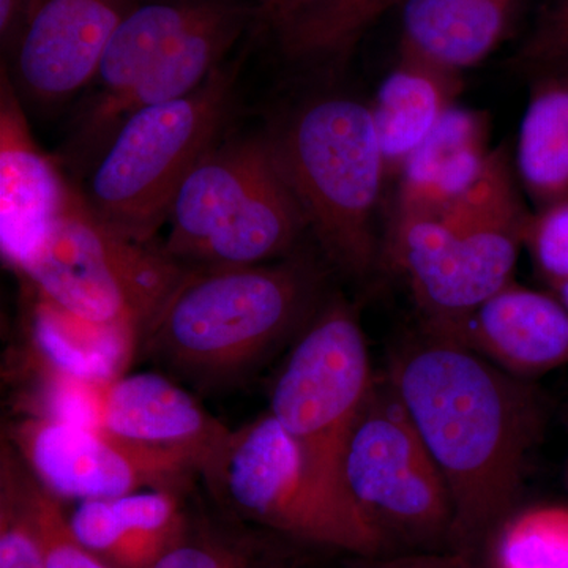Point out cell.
Here are the masks:
<instances>
[{
  "label": "cell",
  "mask_w": 568,
  "mask_h": 568,
  "mask_svg": "<svg viewBox=\"0 0 568 568\" xmlns=\"http://www.w3.org/2000/svg\"><path fill=\"white\" fill-rule=\"evenodd\" d=\"M102 428L142 446L193 452L209 465L231 435L193 395L159 373H125L106 384Z\"/></svg>",
  "instance_id": "cell-16"
},
{
  "label": "cell",
  "mask_w": 568,
  "mask_h": 568,
  "mask_svg": "<svg viewBox=\"0 0 568 568\" xmlns=\"http://www.w3.org/2000/svg\"><path fill=\"white\" fill-rule=\"evenodd\" d=\"M28 0H0V33L2 39L13 29L18 17L24 11Z\"/></svg>",
  "instance_id": "cell-33"
},
{
  "label": "cell",
  "mask_w": 568,
  "mask_h": 568,
  "mask_svg": "<svg viewBox=\"0 0 568 568\" xmlns=\"http://www.w3.org/2000/svg\"><path fill=\"white\" fill-rule=\"evenodd\" d=\"M514 62L544 78H568V0H545Z\"/></svg>",
  "instance_id": "cell-30"
},
{
  "label": "cell",
  "mask_w": 568,
  "mask_h": 568,
  "mask_svg": "<svg viewBox=\"0 0 568 568\" xmlns=\"http://www.w3.org/2000/svg\"><path fill=\"white\" fill-rule=\"evenodd\" d=\"M556 297L562 302L564 306L568 310V282L559 284L558 287H555Z\"/></svg>",
  "instance_id": "cell-34"
},
{
  "label": "cell",
  "mask_w": 568,
  "mask_h": 568,
  "mask_svg": "<svg viewBox=\"0 0 568 568\" xmlns=\"http://www.w3.org/2000/svg\"><path fill=\"white\" fill-rule=\"evenodd\" d=\"M69 521L78 540L111 568H153L189 532L174 489L81 500Z\"/></svg>",
  "instance_id": "cell-17"
},
{
  "label": "cell",
  "mask_w": 568,
  "mask_h": 568,
  "mask_svg": "<svg viewBox=\"0 0 568 568\" xmlns=\"http://www.w3.org/2000/svg\"><path fill=\"white\" fill-rule=\"evenodd\" d=\"M153 568H286L267 551L220 534L189 532Z\"/></svg>",
  "instance_id": "cell-29"
},
{
  "label": "cell",
  "mask_w": 568,
  "mask_h": 568,
  "mask_svg": "<svg viewBox=\"0 0 568 568\" xmlns=\"http://www.w3.org/2000/svg\"><path fill=\"white\" fill-rule=\"evenodd\" d=\"M265 136L325 256L346 274H369L386 173L372 108L353 97H316Z\"/></svg>",
  "instance_id": "cell-3"
},
{
  "label": "cell",
  "mask_w": 568,
  "mask_h": 568,
  "mask_svg": "<svg viewBox=\"0 0 568 568\" xmlns=\"http://www.w3.org/2000/svg\"><path fill=\"white\" fill-rule=\"evenodd\" d=\"M355 506L394 555L452 551L450 493L387 376L377 379L343 459Z\"/></svg>",
  "instance_id": "cell-9"
},
{
  "label": "cell",
  "mask_w": 568,
  "mask_h": 568,
  "mask_svg": "<svg viewBox=\"0 0 568 568\" xmlns=\"http://www.w3.org/2000/svg\"><path fill=\"white\" fill-rule=\"evenodd\" d=\"M488 156L484 119L452 106L403 166L396 219L435 212L457 200L477 181Z\"/></svg>",
  "instance_id": "cell-20"
},
{
  "label": "cell",
  "mask_w": 568,
  "mask_h": 568,
  "mask_svg": "<svg viewBox=\"0 0 568 568\" xmlns=\"http://www.w3.org/2000/svg\"><path fill=\"white\" fill-rule=\"evenodd\" d=\"M222 0L155 2L130 10L115 28L100 62L97 80L103 97L132 88L142 73L215 11Z\"/></svg>",
  "instance_id": "cell-23"
},
{
  "label": "cell",
  "mask_w": 568,
  "mask_h": 568,
  "mask_svg": "<svg viewBox=\"0 0 568 568\" xmlns=\"http://www.w3.org/2000/svg\"><path fill=\"white\" fill-rule=\"evenodd\" d=\"M375 383L358 317L347 302L334 301L305 328L271 390L268 414L293 437L310 469L347 496V440Z\"/></svg>",
  "instance_id": "cell-10"
},
{
  "label": "cell",
  "mask_w": 568,
  "mask_h": 568,
  "mask_svg": "<svg viewBox=\"0 0 568 568\" xmlns=\"http://www.w3.org/2000/svg\"><path fill=\"white\" fill-rule=\"evenodd\" d=\"M141 335L130 325L82 320L41 295L33 305L31 338L41 366L89 383L104 386L125 375Z\"/></svg>",
  "instance_id": "cell-21"
},
{
  "label": "cell",
  "mask_w": 568,
  "mask_h": 568,
  "mask_svg": "<svg viewBox=\"0 0 568 568\" xmlns=\"http://www.w3.org/2000/svg\"><path fill=\"white\" fill-rule=\"evenodd\" d=\"M58 163L41 151L10 78L0 88V246L20 268L74 196Z\"/></svg>",
  "instance_id": "cell-13"
},
{
  "label": "cell",
  "mask_w": 568,
  "mask_h": 568,
  "mask_svg": "<svg viewBox=\"0 0 568 568\" xmlns=\"http://www.w3.org/2000/svg\"><path fill=\"white\" fill-rule=\"evenodd\" d=\"M526 242L552 290L568 282V200L530 216Z\"/></svg>",
  "instance_id": "cell-31"
},
{
  "label": "cell",
  "mask_w": 568,
  "mask_h": 568,
  "mask_svg": "<svg viewBox=\"0 0 568 568\" xmlns=\"http://www.w3.org/2000/svg\"><path fill=\"white\" fill-rule=\"evenodd\" d=\"M566 481H567V487H568V465H567Z\"/></svg>",
  "instance_id": "cell-35"
},
{
  "label": "cell",
  "mask_w": 568,
  "mask_h": 568,
  "mask_svg": "<svg viewBox=\"0 0 568 568\" xmlns=\"http://www.w3.org/2000/svg\"><path fill=\"white\" fill-rule=\"evenodd\" d=\"M529 222L504 151L489 153L457 200L396 219L392 256L410 284L426 334L459 343L478 306L511 282Z\"/></svg>",
  "instance_id": "cell-2"
},
{
  "label": "cell",
  "mask_w": 568,
  "mask_h": 568,
  "mask_svg": "<svg viewBox=\"0 0 568 568\" xmlns=\"http://www.w3.org/2000/svg\"><path fill=\"white\" fill-rule=\"evenodd\" d=\"M253 21H257L256 7L239 0H222L203 24L186 33L149 67L132 88L97 100L82 125L84 140L103 149L133 112L173 102L196 91L222 65L227 52Z\"/></svg>",
  "instance_id": "cell-14"
},
{
  "label": "cell",
  "mask_w": 568,
  "mask_h": 568,
  "mask_svg": "<svg viewBox=\"0 0 568 568\" xmlns=\"http://www.w3.org/2000/svg\"><path fill=\"white\" fill-rule=\"evenodd\" d=\"M518 170L544 209L568 200V78L537 85L519 132Z\"/></svg>",
  "instance_id": "cell-24"
},
{
  "label": "cell",
  "mask_w": 568,
  "mask_h": 568,
  "mask_svg": "<svg viewBox=\"0 0 568 568\" xmlns=\"http://www.w3.org/2000/svg\"><path fill=\"white\" fill-rule=\"evenodd\" d=\"M204 474L235 514L278 536L362 559L394 555L354 500L310 469L268 413L231 432Z\"/></svg>",
  "instance_id": "cell-7"
},
{
  "label": "cell",
  "mask_w": 568,
  "mask_h": 568,
  "mask_svg": "<svg viewBox=\"0 0 568 568\" xmlns=\"http://www.w3.org/2000/svg\"><path fill=\"white\" fill-rule=\"evenodd\" d=\"M104 386L44 369L43 381L33 402L32 416L62 424L102 428Z\"/></svg>",
  "instance_id": "cell-27"
},
{
  "label": "cell",
  "mask_w": 568,
  "mask_h": 568,
  "mask_svg": "<svg viewBox=\"0 0 568 568\" xmlns=\"http://www.w3.org/2000/svg\"><path fill=\"white\" fill-rule=\"evenodd\" d=\"M0 568H44L39 538L26 510L17 463L3 455L0 493Z\"/></svg>",
  "instance_id": "cell-28"
},
{
  "label": "cell",
  "mask_w": 568,
  "mask_h": 568,
  "mask_svg": "<svg viewBox=\"0 0 568 568\" xmlns=\"http://www.w3.org/2000/svg\"><path fill=\"white\" fill-rule=\"evenodd\" d=\"M18 271L71 315L145 334L189 268L115 233L74 193Z\"/></svg>",
  "instance_id": "cell-8"
},
{
  "label": "cell",
  "mask_w": 568,
  "mask_h": 568,
  "mask_svg": "<svg viewBox=\"0 0 568 568\" xmlns=\"http://www.w3.org/2000/svg\"><path fill=\"white\" fill-rule=\"evenodd\" d=\"M17 54L22 91L40 103L69 99L97 78L126 0H28Z\"/></svg>",
  "instance_id": "cell-12"
},
{
  "label": "cell",
  "mask_w": 568,
  "mask_h": 568,
  "mask_svg": "<svg viewBox=\"0 0 568 568\" xmlns=\"http://www.w3.org/2000/svg\"><path fill=\"white\" fill-rule=\"evenodd\" d=\"M287 2H291V0H287Z\"/></svg>",
  "instance_id": "cell-36"
},
{
  "label": "cell",
  "mask_w": 568,
  "mask_h": 568,
  "mask_svg": "<svg viewBox=\"0 0 568 568\" xmlns=\"http://www.w3.org/2000/svg\"><path fill=\"white\" fill-rule=\"evenodd\" d=\"M399 48L462 71L477 65L506 36L519 0H405Z\"/></svg>",
  "instance_id": "cell-19"
},
{
  "label": "cell",
  "mask_w": 568,
  "mask_h": 568,
  "mask_svg": "<svg viewBox=\"0 0 568 568\" xmlns=\"http://www.w3.org/2000/svg\"><path fill=\"white\" fill-rule=\"evenodd\" d=\"M17 476L26 510L39 538L44 568H111L78 540L58 497L18 465Z\"/></svg>",
  "instance_id": "cell-26"
},
{
  "label": "cell",
  "mask_w": 568,
  "mask_h": 568,
  "mask_svg": "<svg viewBox=\"0 0 568 568\" xmlns=\"http://www.w3.org/2000/svg\"><path fill=\"white\" fill-rule=\"evenodd\" d=\"M399 2L405 0H293L265 28L287 61L335 67Z\"/></svg>",
  "instance_id": "cell-22"
},
{
  "label": "cell",
  "mask_w": 568,
  "mask_h": 568,
  "mask_svg": "<svg viewBox=\"0 0 568 568\" xmlns=\"http://www.w3.org/2000/svg\"><path fill=\"white\" fill-rule=\"evenodd\" d=\"M239 67H219L196 91L133 112L100 151L85 201L115 233L149 244L170 220L186 175L222 132Z\"/></svg>",
  "instance_id": "cell-6"
},
{
  "label": "cell",
  "mask_w": 568,
  "mask_h": 568,
  "mask_svg": "<svg viewBox=\"0 0 568 568\" xmlns=\"http://www.w3.org/2000/svg\"><path fill=\"white\" fill-rule=\"evenodd\" d=\"M369 568H484L476 560L458 552H409V555H390L375 559Z\"/></svg>",
  "instance_id": "cell-32"
},
{
  "label": "cell",
  "mask_w": 568,
  "mask_h": 568,
  "mask_svg": "<svg viewBox=\"0 0 568 568\" xmlns=\"http://www.w3.org/2000/svg\"><path fill=\"white\" fill-rule=\"evenodd\" d=\"M459 345L521 379L545 375L568 364V310L510 282L473 313Z\"/></svg>",
  "instance_id": "cell-15"
},
{
  "label": "cell",
  "mask_w": 568,
  "mask_h": 568,
  "mask_svg": "<svg viewBox=\"0 0 568 568\" xmlns=\"http://www.w3.org/2000/svg\"><path fill=\"white\" fill-rule=\"evenodd\" d=\"M163 252L203 267L268 263L306 230L267 136L213 144L175 196Z\"/></svg>",
  "instance_id": "cell-5"
},
{
  "label": "cell",
  "mask_w": 568,
  "mask_h": 568,
  "mask_svg": "<svg viewBox=\"0 0 568 568\" xmlns=\"http://www.w3.org/2000/svg\"><path fill=\"white\" fill-rule=\"evenodd\" d=\"M317 275L298 261L189 268L148 328L186 375L224 377L282 342L315 301Z\"/></svg>",
  "instance_id": "cell-4"
},
{
  "label": "cell",
  "mask_w": 568,
  "mask_h": 568,
  "mask_svg": "<svg viewBox=\"0 0 568 568\" xmlns=\"http://www.w3.org/2000/svg\"><path fill=\"white\" fill-rule=\"evenodd\" d=\"M485 562L489 568H568V506L511 514L493 538Z\"/></svg>",
  "instance_id": "cell-25"
},
{
  "label": "cell",
  "mask_w": 568,
  "mask_h": 568,
  "mask_svg": "<svg viewBox=\"0 0 568 568\" xmlns=\"http://www.w3.org/2000/svg\"><path fill=\"white\" fill-rule=\"evenodd\" d=\"M459 84L458 71L399 48V63L381 84L372 108L386 171L403 170L454 106Z\"/></svg>",
  "instance_id": "cell-18"
},
{
  "label": "cell",
  "mask_w": 568,
  "mask_h": 568,
  "mask_svg": "<svg viewBox=\"0 0 568 568\" xmlns=\"http://www.w3.org/2000/svg\"><path fill=\"white\" fill-rule=\"evenodd\" d=\"M14 440L32 477L61 499H111L142 489H173L207 469V459L179 448L142 446L103 428L29 416Z\"/></svg>",
  "instance_id": "cell-11"
},
{
  "label": "cell",
  "mask_w": 568,
  "mask_h": 568,
  "mask_svg": "<svg viewBox=\"0 0 568 568\" xmlns=\"http://www.w3.org/2000/svg\"><path fill=\"white\" fill-rule=\"evenodd\" d=\"M386 376L446 480L452 551L484 566L497 530L518 510L544 429L540 396L476 351L426 332L390 355Z\"/></svg>",
  "instance_id": "cell-1"
}]
</instances>
